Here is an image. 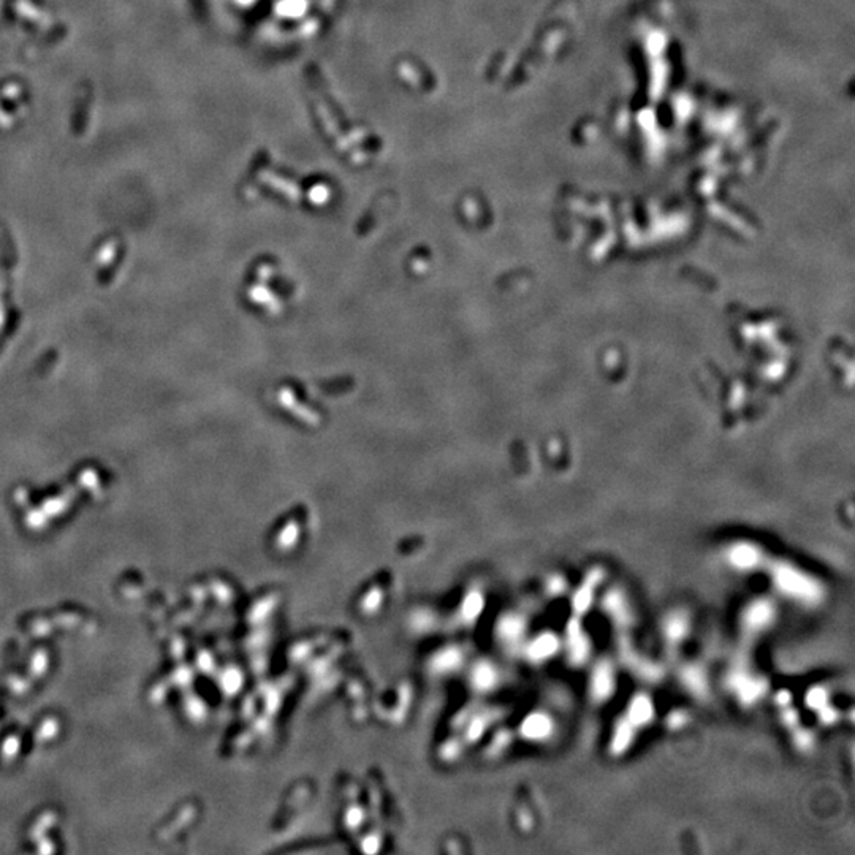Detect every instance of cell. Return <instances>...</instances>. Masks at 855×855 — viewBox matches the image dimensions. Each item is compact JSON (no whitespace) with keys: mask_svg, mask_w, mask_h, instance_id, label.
<instances>
[{"mask_svg":"<svg viewBox=\"0 0 855 855\" xmlns=\"http://www.w3.org/2000/svg\"><path fill=\"white\" fill-rule=\"evenodd\" d=\"M764 572L768 574L773 588L793 604L817 607L826 599L827 593L823 583L813 574L798 567L797 564L786 561V559L768 558Z\"/></svg>","mask_w":855,"mask_h":855,"instance_id":"obj_1","label":"cell"},{"mask_svg":"<svg viewBox=\"0 0 855 855\" xmlns=\"http://www.w3.org/2000/svg\"><path fill=\"white\" fill-rule=\"evenodd\" d=\"M727 689L736 697L740 705L751 706L760 702L768 692V682L764 676L755 675L749 668V662L744 653L736 657V661L725 676Z\"/></svg>","mask_w":855,"mask_h":855,"instance_id":"obj_2","label":"cell"},{"mask_svg":"<svg viewBox=\"0 0 855 855\" xmlns=\"http://www.w3.org/2000/svg\"><path fill=\"white\" fill-rule=\"evenodd\" d=\"M778 619V605L768 598L748 602L740 613V631L746 642H754L772 629Z\"/></svg>","mask_w":855,"mask_h":855,"instance_id":"obj_3","label":"cell"},{"mask_svg":"<svg viewBox=\"0 0 855 855\" xmlns=\"http://www.w3.org/2000/svg\"><path fill=\"white\" fill-rule=\"evenodd\" d=\"M564 654L572 667L588 666L593 656V642L589 633L584 629L581 618L572 617L564 627V637L561 640Z\"/></svg>","mask_w":855,"mask_h":855,"instance_id":"obj_4","label":"cell"},{"mask_svg":"<svg viewBox=\"0 0 855 855\" xmlns=\"http://www.w3.org/2000/svg\"><path fill=\"white\" fill-rule=\"evenodd\" d=\"M767 551L758 544L749 540H738L725 546L724 561L730 569L740 574H753V572L764 570L768 561Z\"/></svg>","mask_w":855,"mask_h":855,"instance_id":"obj_5","label":"cell"},{"mask_svg":"<svg viewBox=\"0 0 855 855\" xmlns=\"http://www.w3.org/2000/svg\"><path fill=\"white\" fill-rule=\"evenodd\" d=\"M617 667L610 657H600L589 670L588 696L594 705H605L617 692Z\"/></svg>","mask_w":855,"mask_h":855,"instance_id":"obj_6","label":"cell"},{"mask_svg":"<svg viewBox=\"0 0 855 855\" xmlns=\"http://www.w3.org/2000/svg\"><path fill=\"white\" fill-rule=\"evenodd\" d=\"M618 654L621 662L637 676L638 680L647 682H657L662 680L664 668L656 664L654 661L648 659L647 656L638 653L637 648L631 643V640L626 637V633H621L618 642Z\"/></svg>","mask_w":855,"mask_h":855,"instance_id":"obj_7","label":"cell"},{"mask_svg":"<svg viewBox=\"0 0 855 855\" xmlns=\"http://www.w3.org/2000/svg\"><path fill=\"white\" fill-rule=\"evenodd\" d=\"M604 580H605L604 569L593 567L591 570H588V574L584 575V578L580 581V584H578L577 589H574V593H572V598H570L572 617L583 618L584 614L591 610L593 605L595 604V599H598L599 588L602 586Z\"/></svg>","mask_w":855,"mask_h":855,"instance_id":"obj_8","label":"cell"},{"mask_svg":"<svg viewBox=\"0 0 855 855\" xmlns=\"http://www.w3.org/2000/svg\"><path fill=\"white\" fill-rule=\"evenodd\" d=\"M602 610L605 617L612 621V624L617 629L626 633L635 623V613L631 605V600L627 599L626 593L619 588H610L602 595Z\"/></svg>","mask_w":855,"mask_h":855,"instance_id":"obj_9","label":"cell"},{"mask_svg":"<svg viewBox=\"0 0 855 855\" xmlns=\"http://www.w3.org/2000/svg\"><path fill=\"white\" fill-rule=\"evenodd\" d=\"M661 632L668 648H680L691 632V618L682 610L670 612L662 619Z\"/></svg>","mask_w":855,"mask_h":855,"instance_id":"obj_10","label":"cell"},{"mask_svg":"<svg viewBox=\"0 0 855 855\" xmlns=\"http://www.w3.org/2000/svg\"><path fill=\"white\" fill-rule=\"evenodd\" d=\"M678 680L686 692L696 699H706L710 696V680L706 670L700 664H682L678 670Z\"/></svg>","mask_w":855,"mask_h":855,"instance_id":"obj_11","label":"cell"},{"mask_svg":"<svg viewBox=\"0 0 855 855\" xmlns=\"http://www.w3.org/2000/svg\"><path fill=\"white\" fill-rule=\"evenodd\" d=\"M623 715L629 719L638 730H643L645 727H648L656 718L654 700L651 699L647 692H638L629 700Z\"/></svg>","mask_w":855,"mask_h":855,"instance_id":"obj_12","label":"cell"},{"mask_svg":"<svg viewBox=\"0 0 855 855\" xmlns=\"http://www.w3.org/2000/svg\"><path fill=\"white\" fill-rule=\"evenodd\" d=\"M638 732L640 730L629 721V719H627L624 715H621L618 718V721L613 725V732H612V738H610V754L614 755V758L624 755L633 746V743H635Z\"/></svg>","mask_w":855,"mask_h":855,"instance_id":"obj_13","label":"cell"},{"mask_svg":"<svg viewBox=\"0 0 855 855\" xmlns=\"http://www.w3.org/2000/svg\"><path fill=\"white\" fill-rule=\"evenodd\" d=\"M561 649H563L561 638H559L556 633H553V632H544V633H540L539 637L534 638L531 643H529L527 656H529V659L534 662H546V661L553 659L555 656H558V653Z\"/></svg>","mask_w":855,"mask_h":855,"instance_id":"obj_14","label":"cell"},{"mask_svg":"<svg viewBox=\"0 0 855 855\" xmlns=\"http://www.w3.org/2000/svg\"><path fill=\"white\" fill-rule=\"evenodd\" d=\"M553 730H555L553 719L550 718V715H546V713H540V711L529 715L525 721H523V725H521L523 735H525L527 740H532V741L546 740V738H550L553 735Z\"/></svg>","mask_w":855,"mask_h":855,"instance_id":"obj_15","label":"cell"},{"mask_svg":"<svg viewBox=\"0 0 855 855\" xmlns=\"http://www.w3.org/2000/svg\"><path fill=\"white\" fill-rule=\"evenodd\" d=\"M804 702H807V706L809 710L817 713L819 710H822L823 706H827L830 703L828 689L823 686L809 687L807 691V696H804Z\"/></svg>","mask_w":855,"mask_h":855,"instance_id":"obj_16","label":"cell"},{"mask_svg":"<svg viewBox=\"0 0 855 855\" xmlns=\"http://www.w3.org/2000/svg\"><path fill=\"white\" fill-rule=\"evenodd\" d=\"M792 732H793V743H795V746L798 749H802V751H808L809 748H813L814 736L809 730H807V727H800V724H798L797 727L792 729Z\"/></svg>","mask_w":855,"mask_h":855,"instance_id":"obj_17","label":"cell"},{"mask_svg":"<svg viewBox=\"0 0 855 855\" xmlns=\"http://www.w3.org/2000/svg\"><path fill=\"white\" fill-rule=\"evenodd\" d=\"M567 589H569L567 580H565V578H563V577H559V575L551 577L550 580H548V584H546V591H548L550 595H555V598H556V595H561L564 593H567Z\"/></svg>","mask_w":855,"mask_h":855,"instance_id":"obj_18","label":"cell"},{"mask_svg":"<svg viewBox=\"0 0 855 855\" xmlns=\"http://www.w3.org/2000/svg\"><path fill=\"white\" fill-rule=\"evenodd\" d=\"M502 632L506 633V637H507V638H510V642H515V640L520 637V633L523 632V623H521V619H516V618H510V619H507L506 623H504V629H502Z\"/></svg>","mask_w":855,"mask_h":855,"instance_id":"obj_19","label":"cell"},{"mask_svg":"<svg viewBox=\"0 0 855 855\" xmlns=\"http://www.w3.org/2000/svg\"><path fill=\"white\" fill-rule=\"evenodd\" d=\"M817 715H819V721L823 725H832V724H835L840 719V713H838V710H836L832 703H828L827 706H823L822 710L817 711Z\"/></svg>","mask_w":855,"mask_h":855,"instance_id":"obj_20","label":"cell"},{"mask_svg":"<svg viewBox=\"0 0 855 855\" xmlns=\"http://www.w3.org/2000/svg\"><path fill=\"white\" fill-rule=\"evenodd\" d=\"M686 716L687 715H685V713H681V711H676V713H673V715H670L668 716L670 727H672V729H680L681 725L686 722V719H687Z\"/></svg>","mask_w":855,"mask_h":855,"instance_id":"obj_21","label":"cell"},{"mask_svg":"<svg viewBox=\"0 0 855 855\" xmlns=\"http://www.w3.org/2000/svg\"><path fill=\"white\" fill-rule=\"evenodd\" d=\"M790 700H792V696L787 691H779L776 694V697H774V702H776V705L779 706V708L789 706L790 705Z\"/></svg>","mask_w":855,"mask_h":855,"instance_id":"obj_22","label":"cell"}]
</instances>
